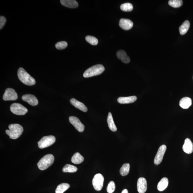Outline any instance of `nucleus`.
I'll list each match as a JSON object with an SVG mask.
<instances>
[{"label": "nucleus", "instance_id": "f257e3e1", "mask_svg": "<svg viewBox=\"0 0 193 193\" xmlns=\"http://www.w3.org/2000/svg\"><path fill=\"white\" fill-rule=\"evenodd\" d=\"M18 76L19 80L28 86H33L36 84L35 79L25 71L23 68H20L18 70Z\"/></svg>", "mask_w": 193, "mask_h": 193}, {"label": "nucleus", "instance_id": "f03ea898", "mask_svg": "<svg viewBox=\"0 0 193 193\" xmlns=\"http://www.w3.org/2000/svg\"><path fill=\"white\" fill-rule=\"evenodd\" d=\"M9 130L5 131L6 134L10 139H17L21 135L23 131V127L18 124H12L8 126Z\"/></svg>", "mask_w": 193, "mask_h": 193}, {"label": "nucleus", "instance_id": "7ed1b4c3", "mask_svg": "<svg viewBox=\"0 0 193 193\" xmlns=\"http://www.w3.org/2000/svg\"><path fill=\"white\" fill-rule=\"evenodd\" d=\"M105 68L102 64H97L89 68L83 73L85 78H89L100 75L104 71Z\"/></svg>", "mask_w": 193, "mask_h": 193}, {"label": "nucleus", "instance_id": "20e7f679", "mask_svg": "<svg viewBox=\"0 0 193 193\" xmlns=\"http://www.w3.org/2000/svg\"><path fill=\"white\" fill-rule=\"evenodd\" d=\"M54 160L55 158L52 155L48 154L43 157L37 165L40 170H44L53 164Z\"/></svg>", "mask_w": 193, "mask_h": 193}, {"label": "nucleus", "instance_id": "39448f33", "mask_svg": "<svg viewBox=\"0 0 193 193\" xmlns=\"http://www.w3.org/2000/svg\"><path fill=\"white\" fill-rule=\"evenodd\" d=\"M56 138L53 135L44 136L38 142V147L40 149L48 147L54 144Z\"/></svg>", "mask_w": 193, "mask_h": 193}, {"label": "nucleus", "instance_id": "423d86ee", "mask_svg": "<svg viewBox=\"0 0 193 193\" xmlns=\"http://www.w3.org/2000/svg\"><path fill=\"white\" fill-rule=\"evenodd\" d=\"M10 109L13 114L17 115H24L28 112L26 108L19 103H14L10 105Z\"/></svg>", "mask_w": 193, "mask_h": 193}, {"label": "nucleus", "instance_id": "0eeeda50", "mask_svg": "<svg viewBox=\"0 0 193 193\" xmlns=\"http://www.w3.org/2000/svg\"><path fill=\"white\" fill-rule=\"evenodd\" d=\"M104 181V178L102 174H96L92 180V184L94 189L97 191L101 190L103 187Z\"/></svg>", "mask_w": 193, "mask_h": 193}, {"label": "nucleus", "instance_id": "6e6552de", "mask_svg": "<svg viewBox=\"0 0 193 193\" xmlns=\"http://www.w3.org/2000/svg\"><path fill=\"white\" fill-rule=\"evenodd\" d=\"M4 101H14L17 99L18 95L13 89L7 88L5 90L3 96Z\"/></svg>", "mask_w": 193, "mask_h": 193}, {"label": "nucleus", "instance_id": "1a4fd4ad", "mask_svg": "<svg viewBox=\"0 0 193 193\" xmlns=\"http://www.w3.org/2000/svg\"><path fill=\"white\" fill-rule=\"evenodd\" d=\"M167 149L165 145H162L159 147L156 155L154 162L156 165H159L162 162L163 157Z\"/></svg>", "mask_w": 193, "mask_h": 193}, {"label": "nucleus", "instance_id": "9d476101", "mask_svg": "<svg viewBox=\"0 0 193 193\" xmlns=\"http://www.w3.org/2000/svg\"><path fill=\"white\" fill-rule=\"evenodd\" d=\"M69 121L79 132H82L84 131L85 128L84 125L81 123L80 120L77 117H70Z\"/></svg>", "mask_w": 193, "mask_h": 193}, {"label": "nucleus", "instance_id": "9b49d317", "mask_svg": "<svg viewBox=\"0 0 193 193\" xmlns=\"http://www.w3.org/2000/svg\"><path fill=\"white\" fill-rule=\"evenodd\" d=\"M137 190L139 193H144L147 190V182L144 178L140 177L137 183Z\"/></svg>", "mask_w": 193, "mask_h": 193}, {"label": "nucleus", "instance_id": "f8f14e48", "mask_svg": "<svg viewBox=\"0 0 193 193\" xmlns=\"http://www.w3.org/2000/svg\"><path fill=\"white\" fill-rule=\"evenodd\" d=\"M22 99L32 106H35L38 104V101L37 99L36 96L32 94H25L22 96Z\"/></svg>", "mask_w": 193, "mask_h": 193}, {"label": "nucleus", "instance_id": "ddd939ff", "mask_svg": "<svg viewBox=\"0 0 193 193\" xmlns=\"http://www.w3.org/2000/svg\"><path fill=\"white\" fill-rule=\"evenodd\" d=\"M119 25L122 29L125 30H129L132 28L133 23L130 19L122 18L120 20Z\"/></svg>", "mask_w": 193, "mask_h": 193}, {"label": "nucleus", "instance_id": "4468645a", "mask_svg": "<svg viewBox=\"0 0 193 193\" xmlns=\"http://www.w3.org/2000/svg\"><path fill=\"white\" fill-rule=\"evenodd\" d=\"M70 103L77 108L79 109L83 112H86L88 111V108L84 104L78 101L75 98H72L70 100Z\"/></svg>", "mask_w": 193, "mask_h": 193}, {"label": "nucleus", "instance_id": "2eb2a0df", "mask_svg": "<svg viewBox=\"0 0 193 193\" xmlns=\"http://www.w3.org/2000/svg\"><path fill=\"white\" fill-rule=\"evenodd\" d=\"M183 150L185 153L191 154L193 151V144L190 139L187 138L185 141L183 146Z\"/></svg>", "mask_w": 193, "mask_h": 193}, {"label": "nucleus", "instance_id": "dca6fc26", "mask_svg": "<svg viewBox=\"0 0 193 193\" xmlns=\"http://www.w3.org/2000/svg\"><path fill=\"white\" fill-rule=\"evenodd\" d=\"M117 56L122 62L125 64H128L130 61L129 57L128 56L126 52L123 50H120L117 52Z\"/></svg>", "mask_w": 193, "mask_h": 193}, {"label": "nucleus", "instance_id": "f3484780", "mask_svg": "<svg viewBox=\"0 0 193 193\" xmlns=\"http://www.w3.org/2000/svg\"><path fill=\"white\" fill-rule=\"evenodd\" d=\"M137 97L135 96H128V97H120L117 99L119 103L124 104H129L134 102L136 101Z\"/></svg>", "mask_w": 193, "mask_h": 193}, {"label": "nucleus", "instance_id": "a211bd4d", "mask_svg": "<svg viewBox=\"0 0 193 193\" xmlns=\"http://www.w3.org/2000/svg\"><path fill=\"white\" fill-rule=\"evenodd\" d=\"M60 2L63 5L69 8H76L79 5L77 2L75 0H61Z\"/></svg>", "mask_w": 193, "mask_h": 193}, {"label": "nucleus", "instance_id": "6ab92c4d", "mask_svg": "<svg viewBox=\"0 0 193 193\" xmlns=\"http://www.w3.org/2000/svg\"><path fill=\"white\" fill-rule=\"evenodd\" d=\"M192 100L190 98L184 97L180 101V105L183 109H188L192 105Z\"/></svg>", "mask_w": 193, "mask_h": 193}, {"label": "nucleus", "instance_id": "aec40b11", "mask_svg": "<svg viewBox=\"0 0 193 193\" xmlns=\"http://www.w3.org/2000/svg\"><path fill=\"white\" fill-rule=\"evenodd\" d=\"M107 122L109 129L113 132H116L117 130L116 126L115 124L113 119L112 114L109 112L107 117Z\"/></svg>", "mask_w": 193, "mask_h": 193}, {"label": "nucleus", "instance_id": "412c9836", "mask_svg": "<svg viewBox=\"0 0 193 193\" xmlns=\"http://www.w3.org/2000/svg\"><path fill=\"white\" fill-rule=\"evenodd\" d=\"M168 180L166 177L163 178L159 182L157 185V189L160 192L164 191L168 187Z\"/></svg>", "mask_w": 193, "mask_h": 193}, {"label": "nucleus", "instance_id": "4be33fe9", "mask_svg": "<svg viewBox=\"0 0 193 193\" xmlns=\"http://www.w3.org/2000/svg\"><path fill=\"white\" fill-rule=\"evenodd\" d=\"M190 27V23L188 20H186L179 27L180 34L184 35L188 31Z\"/></svg>", "mask_w": 193, "mask_h": 193}, {"label": "nucleus", "instance_id": "5701e85b", "mask_svg": "<svg viewBox=\"0 0 193 193\" xmlns=\"http://www.w3.org/2000/svg\"><path fill=\"white\" fill-rule=\"evenodd\" d=\"M84 160V158L79 153H75L71 159L72 162L75 164H80Z\"/></svg>", "mask_w": 193, "mask_h": 193}, {"label": "nucleus", "instance_id": "b1692460", "mask_svg": "<svg viewBox=\"0 0 193 193\" xmlns=\"http://www.w3.org/2000/svg\"><path fill=\"white\" fill-rule=\"evenodd\" d=\"M70 185L67 183H62L57 187L55 193H64L70 188Z\"/></svg>", "mask_w": 193, "mask_h": 193}, {"label": "nucleus", "instance_id": "393cba45", "mask_svg": "<svg viewBox=\"0 0 193 193\" xmlns=\"http://www.w3.org/2000/svg\"><path fill=\"white\" fill-rule=\"evenodd\" d=\"M78 168L70 164H67L64 167L62 171L64 172L74 173L77 171Z\"/></svg>", "mask_w": 193, "mask_h": 193}, {"label": "nucleus", "instance_id": "a878e982", "mask_svg": "<svg viewBox=\"0 0 193 193\" xmlns=\"http://www.w3.org/2000/svg\"><path fill=\"white\" fill-rule=\"evenodd\" d=\"M130 165L129 164H125L122 166L120 170V174L122 176L127 175L129 173Z\"/></svg>", "mask_w": 193, "mask_h": 193}, {"label": "nucleus", "instance_id": "bb28decb", "mask_svg": "<svg viewBox=\"0 0 193 193\" xmlns=\"http://www.w3.org/2000/svg\"><path fill=\"white\" fill-rule=\"evenodd\" d=\"M168 4L174 8H179L183 4V1L181 0H170L169 1Z\"/></svg>", "mask_w": 193, "mask_h": 193}, {"label": "nucleus", "instance_id": "cd10ccee", "mask_svg": "<svg viewBox=\"0 0 193 193\" xmlns=\"http://www.w3.org/2000/svg\"><path fill=\"white\" fill-rule=\"evenodd\" d=\"M120 8L125 12H130L133 10V6L131 3H127L123 4L120 5Z\"/></svg>", "mask_w": 193, "mask_h": 193}, {"label": "nucleus", "instance_id": "c85d7f7f", "mask_svg": "<svg viewBox=\"0 0 193 193\" xmlns=\"http://www.w3.org/2000/svg\"><path fill=\"white\" fill-rule=\"evenodd\" d=\"M86 40L87 42L92 45H96L98 43V40L95 37L87 36L86 37Z\"/></svg>", "mask_w": 193, "mask_h": 193}, {"label": "nucleus", "instance_id": "c756f323", "mask_svg": "<svg viewBox=\"0 0 193 193\" xmlns=\"http://www.w3.org/2000/svg\"><path fill=\"white\" fill-rule=\"evenodd\" d=\"M67 43L66 41L59 42L55 44V47L57 49L62 50L65 49L67 47Z\"/></svg>", "mask_w": 193, "mask_h": 193}, {"label": "nucleus", "instance_id": "7c9ffc66", "mask_svg": "<svg viewBox=\"0 0 193 193\" xmlns=\"http://www.w3.org/2000/svg\"><path fill=\"white\" fill-rule=\"evenodd\" d=\"M116 186L114 181L110 182L108 183L107 188V192L108 193H112L115 190Z\"/></svg>", "mask_w": 193, "mask_h": 193}, {"label": "nucleus", "instance_id": "2f4dec72", "mask_svg": "<svg viewBox=\"0 0 193 193\" xmlns=\"http://www.w3.org/2000/svg\"><path fill=\"white\" fill-rule=\"evenodd\" d=\"M6 22V19L4 16H1L0 17V29L3 28Z\"/></svg>", "mask_w": 193, "mask_h": 193}, {"label": "nucleus", "instance_id": "473e14b6", "mask_svg": "<svg viewBox=\"0 0 193 193\" xmlns=\"http://www.w3.org/2000/svg\"><path fill=\"white\" fill-rule=\"evenodd\" d=\"M121 193H129V192H128V191L127 189H125L122 191Z\"/></svg>", "mask_w": 193, "mask_h": 193}, {"label": "nucleus", "instance_id": "72a5a7b5", "mask_svg": "<svg viewBox=\"0 0 193 193\" xmlns=\"http://www.w3.org/2000/svg\"></svg>", "mask_w": 193, "mask_h": 193}]
</instances>
